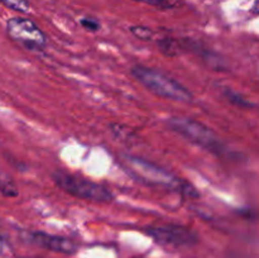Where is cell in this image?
I'll return each instance as SVG.
<instances>
[{"label": "cell", "instance_id": "obj_1", "mask_svg": "<svg viewBox=\"0 0 259 258\" xmlns=\"http://www.w3.org/2000/svg\"><path fill=\"white\" fill-rule=\"evenodd\" d=\"M123 159L129 172L141 181L153 186L172 190L187 197H199V192L192 185L187 184L186 181L177 177L172 172L167 171L163 167L133 154H124Z\"/></svg>", "mask_w": 259, "mask_h": 258}, {"label": "cell", "instance_id": "obj_2", "mask_svg": "<svg viewBox=\"0 0 259 258\" xmlns=\"http://www.w3.org/2000/svg\"><path fill=\"white\" fill-rule=\"evenodd\" d=\"M131 73L141 85L159 98L179 103H190L194 99V95L186 86L163 71L144 65H134L131 68Z\"/></svg>", "mask_w": 259, "mask_h": 258}, {"label": "cell", "instance_id": "obj_3", "mask_svg": "<svg viewBox=\"0 0 259 258\" xmlns=\"http://www.w3.org/2000/svg\"><path fill=\"white\" fill-rule=\"evenodd\" d=\"M167 125L180 137L211 154L219 157L227 154V146L223 139L211 128L195 119L186 116H171L167 119Z\"/></svg>", "mask_w": 259, "mask_h": 258}, {"label": "cell", "instance_id": "obj_4", "mask_svg": "<svg viewBox=\"0 0 259 258\" xmlns=\"http://www.w3.org/2000/svg\"><path fill=\"white\" fill-rule=\"evenodd\" d=\"M52 179L57 187L77 199L91 202H110L114 199L113 192L108 187L77 175L67 174L58 169L53 172Z\"/></svg>", "mask_w": 259, "mask_h": 258}, {"label": "cell", "instance_id": "obj_5", "mask_svg": "<svg viewBox=\"0 0 259 258\" xmlns=\"http://www.w3.org/2000/svg\"><path fill=\"white\" fill-rule=\"evenodd\" d=\"M7 33L10 39L30 51L45 50L48 43L45 32L28 18H10L7 22Z\"/></svg>", "mask_w": 259, "mask_h": 258}, {"label": "cell", "instance_id": "obj_6", "mask_svg": "<svg viewBox=\"0 0 259 258\" xmlns=\"http://www.w3.org/2000/svg\"><path fill=\"white\" fill-rule=\"evenodd\" d=\"M144 232L157 243L171 245V247H192L199 243V237L196 233L184 225H149V227L144 228Z\"/></svg>", "mask_w": 259, "mask_h": 258}, {"label": "cell", "instance_id": "obj_7", "mask_svg": "<svg viewBox=\"0 0 259 258\" xmlns=\"http://www.w3.org/2000/svg\"><path fill=\"white\" fill-rule=\"evenodd\" d=\"M30 240L39 247L62 254H73L77 250V244L68 238L48 234L43 232L30 233Z\"/></svg>", "mask_w": 259, "mask_h": 258}, {"label": "cell", "instance_id": "obj_8", "mask_svg": "<svg viewBox=\"0 0 259 258\" xmlns=\"http://www.w3.org/2000/svg\"><path fill=\"white\" fill-rule=\"evenodd\" d=\"M157 46H158L159 52L163 56H167V57H177L184 51H186L185 42H181V40L176 39L174 37L158 38Z\"/></svg>", "mask_w": 259, "mask_h": 258}, {"label": "cell", "instance_id": "obj_9", "mask_svg": "<svg viewBox=\"0 0 259 258\" xmlns=\"http://www.w3.org/2000/svg\"><path fill=\"white\" fill-rule=\"evenodd\" d=\"M0 194L5 197H17L19 195V190L14 180L2 169H0Z\"/></svg>", "mask_w": 259, "mask_h": 258}, {"label": "cell", "instance_id": "obj_10", "mask_svg": "<svg viewBox=\"0 0 259 258\" xmlns=\"http://www.w3.org/2000/svg\"><path fill=\"white\" fill-rule=\"evenodd\" d=\"M223 95H224V98L227 99L230 104L238 106V108H249V106H252V104H250L242 94L237 93V91L233 90V89L230 88H225L224 90H223Z\"/></svg>", "mask_w": 259, "mask_h": 258}, {"label": "cell", "instance_id": "obj_11", "mask_svg": "<svg viewBox=\"0 0 259 258\" xmlns=\"http://www.w3.org/2000/svg\"><path fill=\"white\" fill-rule=\"evenodd\" d=\"M132 34L134 37H137L141 40H146V42H149L154 38V32L149 27H146V25H132L129 28Z\"/></svg>", "mask_w": 259, "mask_h": 258}, {"label": "cell", "instance_id": "obj_12", "mask_svg": "<svg viewBox=\"0 0 259 258\" xmlns=\"http://www.w3.org/2000/svg\"><path fill=\"white\" fill-rule=\"evenodd\" d=\"M4 5H7L10 9L20 13H28L30 9V5L28 0H0Z\"/></svg>", "mask_w": 259, "mask_h": 258}, {"label": "cell", "instance_id": "obj_13", "mask_svg": "<svg viewBox=\"0 0 259 258\" xmlns=\"http://www.w3.org/2000/svg\"><path fill=\"white\" fill-rule=\"evenodd\" d=\"M80 23L86 30H90V32H98L101 27L99 20H96L95 18H90V17L82 18V19L80 20Z\"/></svg>", "mask_w": 259, "mask_h": 258}, {"label": "cell", "instance_id": "obj_14", "mask_svg": "<svg viewBox=\"0 0 259 258\" xmlns=\"http://www.w3.org/2000/svg\"><path fill=\"white\" fill-rule=\"evenodd\" d=\"M136 2L146 3V4L153 5V7L158 8V9H171L172 4L169 0H136Z\"/></svg>", "mask_w": 259, "mask_h": 258}, {"label": "cell", "instance_id": "obj_15", "mask_svg": "<svg viewBox=\"0 0 259 258\" xmlns=\"http://www.w3.org/2000/svg\"><path fill=\"white\" fill-rule=\"evenodd\" d=\"M250 12H252L254 15L259 14V0H255L254 4H253V7H252V9H250Z\"/></svg>", "mask_w": 259, "mask_h": 258}]
</instances>
